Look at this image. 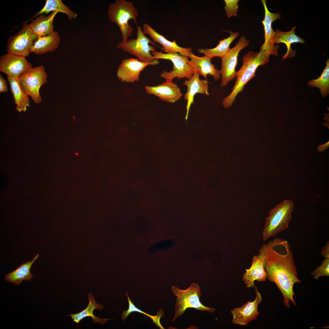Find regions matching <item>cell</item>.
<instances>
[{
	"mask_svg": "<svg viewBox=\"0 0 329 329\" xmlns=\"http://www.w3.org/2000/svg\"><path fill=\"white\" fill-rule=\"evenodd\" d=\"M159 62L146 63L135 58L122 60L117 70L119 79L123 82L132 83L139 80L140 72L147 65L159 64Z\"/></svg>",
	"mask_w": 329,
	"mask_h": 329,
	"instance_id": "cell-13",
	"label": "cell"
},
{
	"mask_svg": "<svg viewBox=\"0 0 329 329\" xmlns=\"http://www.w3.org/2000/svg\"><path fill=\"white\" fill-rule=\"evenodd\" d=\"M39 256V254H37L31 261L29 260L26 263H23L16 270L6 274L5 276V279L17 285L20 284L23 280H31L33 278V276L30 271V269Z\"/></svg>",
	"mask_w": 329,
	"mask_h": 329,
	"instance_id": "cell-24",
	"label": "cell"
},
{
	"mask_svg": "<svg viewBox=\"0 0 329 329\" xmlns=\"http://www.w3.org/2000/svg\"><path fill=\"white\" fill-rule=\"evenodd\" d=\"M200 75L194 73L191 79H186L183 85L187 87L186 93L184 95V99L187 101L186 114L185 119H187L189 108L194 102V95L196 93L209 95L208 82L206 80H200Z\"/></svg>",
	"mask_w": 329,
	"mask_h": 329,
	"instance_id": "cell-19",
	"label": "cell"
},
{
	"mask_svg": "<svg viewBox=\"0 0 329 329\" xmlns=\"http://www.w3.org/2000/svg\"><path fill=\"white\" fill-rule=\"evenodd\" d=\"M163 315L164 311L162 309H161L157 312V314L156 316H153L151 318L153 320V322L156 324L157 326L158 327L161 329H164L160 322V318Z\"/></svg>",
	"mask_w": 329,
	"mask_h": 329,
	"instance_id": "cell-33",
	"label": "cell"
},
{
	"mask_svg": "<svg viewBox=\"0 0 329 329\" xmlns=\"http://www.w3.org/2000/svg\"><path fill=\"white\" fill-rule=\"evenodd\" d=\"M171 80H166L156 86H146V91L147 94H154L163 101L174 103L179 100L182 94L180 89Z\"/></svg>",
	"mask_w": 329,
	"mask_h": 329,
	"instance_id": "cell-15",
	"label": "cell"
},
{
	"mask_svg": "<svg viewBox=\"0 0 329 329\" xmlns=\"http://www.w3.org/2000/svg\"><path fill=\"white\" fill-rule=\"evenodd\" d=\"M313 278L318 280L321 276H329V258H325L321 264L311 273Z\"/></svg>",
	"mask_w": 329,
	"mask_h": 329,
	"instance_id": "cell-30",
	"label": "cell"
},
{
	"mask_svg": "<svg viewBox=\"0 0 329 329\" xmlns=\"http://www.w3.org/2000/svg\"><path fill=\"white\" fill-rule=\"evenodd\" d=\"M322 257L326 258H329V242L327 241L323 247L321 252Z\"/></svg>",
	"mask_w": 329,
	"mask_h": 329,
	"instance_id": "cell-35",
	"label": "cell"
},
{
	"mask_svg": "<svg viewBox=\"0 0 329 329\" xmlns=\"http://www.w3.org/2000/svg\"><path fill=\"white\" fill-rule=\"evenodd\" d=\"M249 42L245 36H241L236 45L230 48L228 52L221 58V68L220 70L221 87L226 86L230 81L236 77L235 68L237 64L239 53L241 50L247 46Z\"/></svg>",
	"mask_w": 329,
	"mask_h": 329,
	"instance_id": "cell-9",
	"label": "cell"
},
{
	"mask_svg": "<svg viewBox=\"0 0 329 329\" xmlns=\"http://www.w3.org/2000/svg\"><path fill=\"white\" fill-rule=\"evenodd\" d=\"M254 288L256 297L254 301L251 302L249 300L241 307L231 310L233 316L232 324L246 326L251 321L257 319V317L260 314L258 306L262 299L257 288L256 286Z\"/></svg>",
	"mask_w": 329,
	"mask_h": 329,
	"instance_id": "cell-11",
	"label": "cell"
},
{
	"mask_svg": "<svg viewBox=\"0 0 329 329\" xmlns=\"http://www.w3.org/2000/svg\"><path fill=\"white\" fill-rule=\"evenodd\" d=\"M230 35L227 38H224L223 40L219 41V44L216 47L212 48H199L198 51L200 53L203 54L205 56L211 58L218 57L221 58L229 51L230 48L229 46L233 40L239 35L238 32H234L228 31Z\"/></svg>",
	"mask_w": 329,
	"mask_h": 329,
	"instance_id": "cell-26",
	"label": "cell"
},
{
	"mask_svg": "<svg viewBox=\"0 0 329 329\" xmlns=\"http://www.w3.org/2000/svg\"><path fill=\"white\" fill-rule=\"evenodd\" d=\"M295 27L294 26L291 30L288 32H283L278 29L275 31V34L274 39V43L278 44L283 43L285 44L287 48V51L283 58L282 60L288 58H292L295 55L296 51L293 50L291 45L293 43H301L305 44V40L296 35L295 33Z\"/></svg>",
	"mask_w": 329,
	"mask_h": 329,
	"instance_id": "cell-23",
	"label": "cell"
},
{
	"mask_svg": "<svg viewBox=\"0 0 329 329\" xmlns=\"http://www.w3.org/2000/svg\"><path fill=\"white\" fill-rule=\"evenodd\" d=\"M88 299L89 300V303L85 309L77 313L70 314L69 316L71 317L74 322H76L77 324L80 320L87 317H92V320L93 323L99 322L101 324H104L109 319L98 318L95 316L93 313L95 309L99 310H102L104 307L103 305L97 303L94 296L91 293L88 294Z\"/></svg>",
	"mask_w": 329,
	"mask_h": 329,
	"instance_id": "cell-25",
	"label": "cell"
},
{
	"mask_svg": "<svg viewBox=\"0 0 329 329\" xmlns=\"http://www.w3.org/2000/svg\"><path fill=\"white\" fill-rule=\"evenodd\" d=\"M310 87L319 88L323 97L328 96L329 93V61L326 62V65L321 76L318 78L312 80L307 83Z\"/></svg>",
	"mask_w": 329,
	"mask_h": 329,
	"instance_id": "cell-28",
	"label": "cell"
},
{
	"mask_svg": "<svg viewBox=\"0 0 329 329\" xmlns=\"http://www.w3.org/2000/svg\"><path fill=\"white\" fill-rule=\"evenodd\" d=\"M261 1L265 12L264 19L262 21L264 28L265 42L260 48L268 51L270 55L276 56L279 46L274 45V39L275 33L272 27V24L273 22L281 18V15L278 12L276 13L270 12L267 8L266 0H262Z\"/></svg>",
	"mask_w": 329,
	"mask_h": 329,
	"instance_id": "cell-14",
	"label": "cell"
},
{
	"mask_svg": "<svg viewBox=\"0 0 329 329\" xmlns=\"http://www.w3.org/2000/svg\"><path fill=\"white\" fill-rule=\"evenodd\" d=\"M136 39H130L125 42L119 43L116 47L136 57L141 62L146 63L158 62L150 53L156 51L154 43L143 33L141 27L137 26Z\"/></svg>",
	"mask_w": 329,
	"mask_h": 329,
	"instance_id": "cell-6",
	"label": "cell"
},
{
	"mask_svg": "<svg viewBox=\"0 0 329 329\" xmlns=\"http://www.w3.org/2000/svg\"><path fill=\"white\" fill-rule=\"evenodd\" d=\"M171 289L174 295L177 297L175 309V315L172 322L182 316L186 309L189 308L210 313L215 310L214 308L206 307L200 302V297L201 293L198 284L192 283L185 290L180 289L174 286L172 287Z\"/></svg>",
	"mask_w": 329,
	"mask_h": 329,
	"instance_id": "cell-5",
	"label": "cell"
},
{
	"mask_svg": "<svg viewBox=\"0 0 329 329\" xmlns=\"http://www.w3.org/2000/svg\"><path fill=\"white\" fill-rule=\"evenodd\" d=\"M32 66L25 56L7 53L0 58V71L8 76L18 77Z\"/></svg>",
	"mask_w": 329,
	"mask_h": 329,
	"instance_id": "cell-12",
	"label": "cell"
},
{
	"mask_svg": "<svg viewBox=\"0 0 329 329\" xmlns=\"http://www.w3.org/2000/svg\"><path fill=\"white\" fill-rule=\"evenodd\" d=\"M60 41L58 32L54 31L48 35L38 37L30 48V52L40 55L53 52L58 48Z\"/></svg>",
	"mask_w": 329,
	"mask_h": 329,
	"instance_id": "cell-20",
	"label": "cell"
},
{
	"mask_svg": "<svg viewBox=\"0 0 329 329\" xmlns=\"http://www.w3.org/2000/svg\"><path fill=\"white\" fill-rule=\"evenodd\" d=\"M11 92L14 102L16 105V110L19 112L25 111L27 106H30L28 95L20 83L18 78L7 76Z\"/></svg>",
	"mask_w": 329,
	"mask_h": 329,
	"instance_id": "cell-21",
	"label": "cell"
},
{
	"mask_svg": "<svg viewBox=\"0 0 329 329\" xmlns=\"http://www.w3.org/2000/svg\"><path fill=\"white\" fill-rule=\"evenodd\" d=\"M294 208V202L291 200H285L270 210L263 232L264 241L288 228Z\"/></svg>",
	"mask_w": 329,
	"mask_h": 329,
	"instance_id": "cell-4",
	"label": "cell"
},
{
	"mask_svg": "<svg viewBox=\"0 0 329 329\" xmlns=\"http://www.w3.org/2000/svg\"><path fill=\"white\" fill-rule=\"evenodd\" d=\"M175 243L174 239L167 238L151 244L148 248L147 251L151 255L159 252L166 251L173 247Z\"/></svg>",
	"mask_w": 329,
	"mask_h": 329,
	"instance_id": "cell-29",
	"label": "cell"
},
{
	"mask_svg": "<svg viewBox=\"0 0 329 329\" xmlns=\"http://www.w3.org/2000/svg\"><path fill=\"white\" fill-rule=\"evenodd\" d=\"M108 15L111 21L117 24L121 31L122 42L126 41L132 36L133 28L128 23L133 19L137 26L136 18L138 16L137 9L133 2L126 0H116L108 6Z\"/></svg>",
	"mask_w": 329,
	"mask_h": 329,
	"instance_id": "cell-3",
	"label": "cell"
},
{
	"mask_svg": "<svg viewBox=\"0 0 329 329\" xmlns=\"http://www.w3.org/2000/svg\"><path fill=\"white\" fill-rule=\"evenodd\" d=\"M143 31L145 34L148 35L153 41L162 46V50L166 53H177L182 56H188L192 52V49L185 48L179 46L175 40L171 42L167 40L163 36L159 34L149 24L144 23L143 26Z\"/></svg>",
	"mask_w": 329,
	"mask_h": 329,
	"instance_id": "cell-16",
	"label": "cell"
},
{
	"mask_svg": "<svg viewBox=\"0 0 329 329\" xmlns=\"http://www.w3.org/2000/svg\"><path fill=\"white\" fill-rule=\"evenodd\" d=\"M7 83L2 75H0V93L6 92L8 91Z\"/></svg>",
	"mask_w": 329,
	"mask_h": 329,
	"instance_id": "cell-34",
	"label": "cell"
},
{
	"mask_svg": "<svg viewBox=\"0 0 329 329\" xmlns=\"http://www.w3.org/2000/svg\"><path fill=\"white\" fill-rule=\"evenodd\" d=\"M329 142L323 145H320L318 146V151L319 152H322L326 150L328 147Z\"/></svg>",
	"mask_w": 329,
	"mask_h": 329,
	"instance_id": "cell-36",
	"label": "cell"
},
{
	"mask_svg": "<svg viewBox=\"0 0 329 329\" xmlns=\"http://www.w3.org/2000/svg\"><path fill=\"white\" fill-rule=\"evenodd\" d=\"M126 294L128 298L129 303V307L128 310L123 311L122 313L121 318L123 321H125L129 314L133 312H137L142 313L150 317V318L152 317L153 316L145 313L136 307L129 299L127 293H126Z\"/></svg>",
	"mask_w": 329,
	"mask_h": 329,
	"instance_id": "cell-32",
	"label": "cell"
},
{
	"mask_svg": "<svg viewBox=\"0 0 329 329\" xmlns=\"http://www.w3.org/2000/svg\"><path fill=\"white\" fill-rule=\"evenodd\" d=\"M38 37L32 31L29 24L24 23L16 34L10 37L7 44L8 53L28 57L30 50Z\"/></svg>",
	"mask_w": 329,
	"mask_h": 329,
	"instance_id": "cell-10",
	"label": "cell"
},
{
	"mask_svg": "<svg viewBox=\"0 0 329 329\" xmlns=\"http://www.w3.org/2000/svg\"><path fill=\"white\" fill-rule=\"evenodd\" d=\"M18 78L27 94L35 103L39 104L42 101L39 93L40 88L47 82V75L44 66L32 67Z\"/></svg>",
	"mask_w": 329,
	"mask_h": 329,
	"instance_id": "cell-7",
	"label": "cell"
},
{
	"mask_svg": "<svg viewBox=\"0 0 329 329\" xmlns=\"http://www.w3.org/2000/svg\"><path fill=\"white\" fill-rule=\"evenodd\" d=\"M152 55L156 59H162L171 61L173 64L172 70L170 72L164 70L160 75L166 80L186 78L188 80L192 77L194 72L188 63L189 57L182 56L177 53H164L162 52H152Z\"/></svg>",
	"mask_w": 329,
	"mask_h": 329,
	"instance_id": "cell-8",
	"label": "cell"
},
{
	"mask_svg": "<svg viewBox=\"0 0 329 329\" xmlns=\"http://www.w3.org/2000/svg\"><path fill=\"white\" fill-rule=\"evenodd\" d=\"M259 254L265 260V268L267 278L274 282L283 297V305L288 309L290 302L296 306L293 298L294 284L300 283L295 265L293 255L289 242L286 240L276 238L267 244L262 245Z\"/></svg>",
	"mask_w": 329,
	"mask_h": 329,
	"instance_id": "cell-1",
	"label": "cell"
},
{
	"mask_svg": "<svg viewBox=\"0 0 329 329\" xmlns=\"http://www.w3.org/2000/svg\"><path fill=\"white\" fill-rule=\"evenodd\" d=\"M270 54L262 49L259 52L249 51L242 58V65L237 72L236 80L232 91L225 97L222 104L226 108L231 107L239 93L242 92L245 85L255 76V72L260 65L263 66L268 62Z\"/></svg>",
	"mask_w": 329,
	"mask_h": 329,
	"instance_id": "cell-2",
	"label": "cell"
},
{
	"mask_svg": "<svg viewBox=\"0 0 329 329\" xmlns=\"http://www.w3.org/2000/svg\"><path fill=\"white\" fill-rule=\"evenodd\" d=\"M188 57L190 60L188 63L193 70L194 73L202 75L206 80L207 75L212 76L215 80H218L220 78V70L212 64L211 58L205 56L198 57L191 52Z\"/></svg>",
	"mask_w": 329,
	"mask_h": 329,
	"instance_id": "cell-17",
	"label": "cell"
},
{
	"mask_svg": "<svg viewBox=\"0 0 329 329\" xmlns=\"http://www.w3.org/2000/svg\"><path fill=\"white\" fill-rule=\"evenodd\" d=\"M50 12H62L65 14L70 20L75 19L78 15L64 4L61 0H47L43 8L36 15L48 14Z\"/></svg>",
	"mask_w": 329,
	"mask_h": 329,
	"instance_id": "cell-27",
	"label": "cell"
},
{
	"mask_svg": "<svg viewBox=\"0 0 329 329\" xmlns=\"http://www.w3.org/2000/svg\"><path fill=\"white\" fill-rule=\"evenodd\" d=\"M57 13L53 12L49 15H41L32 20L29 25L38 37L48 35L54 31L53 21Z\"/></svg>",
	"mask_w": 329,
	"mask_h": 329,
	"instance_id": "cell-22",
	"label": "cell"
},
{
	"mask_svg": "<svg viewBox=\"0 0 329 329\" xmlns=\"http://www.w3.org/2000/svg\"><path fill=\"white\" fill-rule=\"evenodd\" d=\"M265 260L260 254L254 256L253 259L252 265L248 269H246L243 275L242 280L248 288L255 287L254 281H265L267 274L265 268Z\"/></svg>",
	"mask_w": 329,
	"mask_h": 329,
	"instance_id": "cell-18",
	"label": "cell"
},
{
	"mask_svg": "<svg viewBox=\"0 0 329 329\" xmlns=\"http://www.w3.org/2000/svg\"><path fill=\"white\" fill-rule=\"evenodd\" d=\"M225 9L227 17L230 18L237 15L239 0H224Z\"/></svg>",
	"mask_w": 329,
	"mask_h": 329,
	"instance_id": "cell-31",
	"label": "cell"
}]
</instances>
